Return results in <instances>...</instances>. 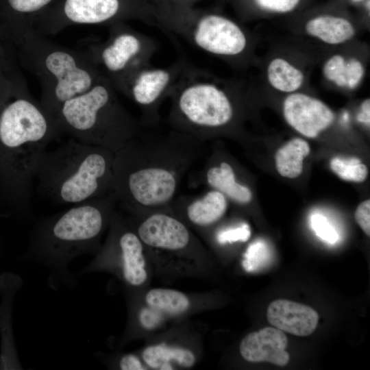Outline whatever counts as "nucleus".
<instances>
[{
  "mask_svg": "<svg viewBox=\"0 0 370 370\" xmlns=\"http://www.w3.org/2000/svg\"><path fill=\"white\" fill-rule=\"evenodd\" d=\"M203 142L184 133L147 138L140 133L114 153L112 191L128 212L167 208Z\"/></svg>",
  "mask_w": 370,
  "mask_h": 370,
  "instance_id": "obj_1",
  "label": "nucleus"
},
{
  "mask_svg": "<svg viewBox=\"0 0 370 370\" xmlns=\"http://www.w3.org/2000/svg\"><path fill=\"white\" fill-rule=\"evenodd\" d=\"M0 39L36 77L41 86L39 101L54 119L66 101L86 92L103 77L84 49L53 42L29 25L0 23Z\"/></svg>",
  "mask_w": 370,
  "mask_h": 370,
  "instance_id": "obj_2",
  "label": "nucleus"
},
{
  "mask_svg": "<svg viewBox=\"0 0 370 370\" xmlns=\"http://www.w3.org/2000/svg\"><path fill=\"white\" fill-rule=\"evenodd\" d=\"M114 153L70 138L42 156L38 193L57 204H79L113 193Z\"/></svg>",
  "mask_w": 370,
  "mask_h": 370,
  "instance_id": "obj_3",
  "label": "nucleus"
},
{
  "mask_svg": "<svg viewBox=\"0 0 370 370\" xmlns=\"http://www.w3.org/2000/svg\"><path fill=\"white\" fill-rule=\"evenodd\" d=\"M55 120L62 134L114 153L140 133L103 76L88 90L66 101Z\"/></svg>",
  "mask_w": 370,
  "mask_h": 370,
  "instance_id": "obj_4",
  "label": "nucleus"
},
{
  "mask_svg": "<svg viewBox=\"0 0 370 370\" xmlns=\"http://www.w3.org/2000/svg\"><path fill=\"white\" fill-rule=\"evenodd\" d=\"M139 0H56L32 23L42 36L76 25H101L135 14Z\"/></svg>",
  "mask_w": 370,
  "mask_h": 370,
  "instance_id": "obj_5",
  "label": "nucleus"
},
{
  "mask_svg": "<svg viewBox=\"0 0 370 370\" xmlns=\"http://www.w3.org/2000/svg\"><path fill=\"white\" fill-rule=\"evenodd\" d=\"M177 115L184 134L203 142L205 132L227 125L232 119L233 107L227 95L210 84H196L185 88L177 101Z\"/></svg>",
  "mask_w": 370,
  "mask_h": 370,
  "instance_id": "obj_6",
  "label": "nucleus"
},
{
  "mask_svg": "<svg viewBox=\"0 0 370 370\" xmlns=\"http://www.w3.org/2000/svg\"><path fill=\"white\" fill-rule=\"evenodd\" d=\"M116 204L114 193L77 204L51 224L50 238L62 244L84 243L94 240L114 214Z\"/></svg>",
  "mask_w": 370,
  "mask_h": 370,
  "instance_id": "obj_7",
  "label": "nucleus"
},
{
  "mask_svg": "<svg viewBox=\"0 0 370 370\" xmlns=\"http://www.w3.org/2000/svg\"><path fill=\"white\" fill-rule=\"evenodd\" d=\"M129 212L139 218L134 231L146 247L174 252L195 247L196 241L186 223L169 208Z\"/></svg>",
  "mask_w": 370,
  "mask_h": 370,
  "instance_id": "obj_8",
  "label": "nucleus"
},
{
  "mask_svg": "<svg viewBox=\"0 0 370 370\" xmlns=\"http://www.w3.org/2000/svg\"><path fill=\"white\" fill-rule=\"evenodd\" d=\"M118 30L105 44H92L86 40L81 47L100 71L103 69L116 82L126 74L141 49L140 40L135 34L123 29Z\"/></svg>",
  "mask_w": 370,
  "mask_h": 370,
  "instance_id": "obj_9",
  "label": "nucleus"
},
{
  "mask_svg": "<svg viewBox=\"0 0 370 370\" xmlns=\"http://www.w3.org/2000/svg\"><path fill=\"white\" fill-rule=\"evenodd\" d=\"M193 38L201 49L221 56H235L245 48L247 40L242 29L231 20L217 14L201 17Z\"/></svg>",
  "mask_w": 370,
  "mask_h": 370,
  "instance_id": "obj_10",
  "label": "nucleus"
},
{
  "mask_svg": "<svg viewBox=\"0 0 370 370\" xmlns=\"http://www.w3.org/2000/svg\"><path fill=\"white\" fill-rule=\"evenodd\" d=\"M286 121L299 134L316 138L334 120L332 110L321 100L304 93H293L283 103Z\"/></svg>",
  "mask_w": 370,
  "mask_h": 370,
  "instance_id": "obj_11",
  "label": "nucleus"
},
{
  "mask_svg": "<svg viewBox=\"0 0 370 370\" xmlns=\"http://www.w3.org/2000/svg\"><path fill=\"white\" fill-rule=\"evenodd\" d=\"M227 206L226 197L211 189L197 197H176L168 208L183 221L204 229L217 223L225 214Z\"/></svg>",
  "mask_w": 370,
  "mask_h": 370,
  "instance_id": "obj_12",
  "label": "nucleus"
},
{
  "mask_svg": "<svg viewBox=\"0 0 370 370\" xmlns=\"http://www.w3.org/2000/svg\"><path fill=\"white\" fill-rule=\"evenodd\" d=\"M190 182L194 186L208 185L240 206L250 204L253 199L250 188L238 182L234 167L225 160H209L204 167L192 174Z\"/></svg>",
  "mask_w": 370,
  "mask_h": 370,
  "instance_id": "obj_13",
  "label": "nucleus"
},
{
  "mask_svg": "<svg viewBox=\"0 0 370 370\" xmlns=\"http://www.w3.org/2000/svg\"><path fill=\"white\" fill-rule=\"evenodd\" d=\"M287 344V337L282 330L266 327L247 334L241 342L239 350L247 361L285 366L290 360L286 351Z\"/></svg>",
  "mask_w": 370,
  "mask_h": 370,
  "instance_id": "obj_14",
  "label": "nucleus"
},
{
  "mask_svg": "<svg viewBox=\"0 0 370 370\" xmlns=\"http://www.w3.org/2000/svg\"><path fill=\"white\" fill-rule=\"evenodd\" d=\"M267 319L275 328L298 336L311 334L319 314L311 307L288 299H276L267 308Z\"/></svg>",
  "mask_w": 370,
  "mask_h": 370,
  "instance_id": "obj_15",
  "label": "nucleus"
},
{
  "mask_svg": "<svg viewBox=\"0 0 370 370\" xmlns=\"http://www.w3.org/2000/svg\"><path fill=\"white\" fill-rule=\"evenodd\" d=\"M116 235V245L122 262L125 280L134 286H142L147 280L145 246L134 230L122 228Z\"/></svg>",
  "mask_w": 370,
  "mask_h": 370,
  "instance_id": "obj_16",
  "label": "nucleus"
},
{
  "mask_svg": "<svg viewBox=\"0 0 370 370\" xmlns=\"http://www.w3.org/2000/svg\"><path fill=\"white\" fill-rule=\"evenodd\" d=\"M142 358L147 367L159 370H172L176 367L190 368L196 362L195 355L190 349L165 344L146 347Z\"/></svg>",
  "mask_w": 370,
  "mask_h": 370,
  "instance_id": "obj_17",
  "label": "nucleus"
},
{
  "mask_svg": "<svg viewBox=\"0 0 370 370\" xmlns=\"http://www.w3.org/2000/svg\"><path fill=\"white\" fill-rule=\"evenodd\" d=\"M170 80V74L164 69L145 71L132 80L129 92L134 101L142 107L155 103Z\"/></svg>",
  "mask_w": 370,
  "mask_h": 370,
  "instance_id": "obj_18",
  "label": "nucleus"
},
{
  "mask_svg": "<svg viewBox=\"0 0 370 370\" xmlns=\"http://www.w3.org/2000/svg\"><path fill=\"white\" fill-rule=\"evenodd\" d=\"M306 32L323 42L338 45L351 39L355 29L347 19L334 16H320L310 20L306 25Z\"/></svg>",
  "mask_w": 370,
  "mask_h": 370,
  "instance_id": "obj_19",
  "label": "nucleus"
},
{
  "mask_svg": "<svg viewBox=\"0 0 370 370\" xmlns=\"http://www.w3.org/2000/svg\"><path fill=\"white\" fill-rule=\"evenodd\" d=\"M56 0H0V22L32 26Z\"/></svg>",
  "mask_w": 370,
  "mask_h": 370,
  "instance_id": "obj_20",
  "label": "nucleus"
},
{
  "mask_svg": "<svg viewBox=\"0 0 370 370\" xmlns=\"http://www.w3.org/2000/svg\"><path fill=\"white\" fill-rule=\"evenodd\" d=\"M310 146L304 139L295 138L278 149L275 155V167L284 177L296 178L303 171V162L310 153Z\"/></svg>",
  "mask_w": 370,
  "mask_h": 370,
  "instance_id": "obj_21",
  "label": "nucleus"
},
{
  "mask_svg": "<svg viewBox=\"0 0 370 370\" xmlns=\"http://www.w3.org/2000/svg\"><path fill=\"white\" fill-rule=\"evenodd\" d=\"M148 307L162 314L178 315L186 312L190 306V300L181 291L164 288L149 290L145 295Z\"/></svg>",
  "mask_w": 370,
  "mask_h": 370,
  "instance_id": "obj_22",
  "label": "nucleus"
},
{
  "mask_svg": "<svg viewBox=\"0 0 370 370\" xmlns=\"http://www.w3.org/2000/svg\"><path fill=\"white\" fill-rule=\"evenodd\" d=\"M267 77L271 86L284 92L297 90L304 82L302 72L280 58L273 59L269 64Z\"/></svg>",
  "mask_w": 370,
  "mask_h": 370,
  "instance_id": "obj_23",
  "label": "nucleus"
},
{
  "mask_svg": "<svg viewBox=\"0 0 370 370\" xmlns=\"http://www.w3.org/2000/svg\"><path fill=\"white\" fill-rule=\"evenodd\" d=\"M273 258V250L263 239H256L247 247L243 266L249 272L258 271L269 267Z\"/></svg>",
  "mask_w": 370,
  "mask_h": 370,
  "instance_id": "obj_24",
  "label": "nucleus"
},
{
  "mask_svg": "<svg viewBox=\"0 0 370 370\" xmlns=\"http://www.w3.org/2000/svg\"><path fill=\"white\" fill-rule=\"evenodd\" d=\"M332 171L341 179L361 183L368 176V169L360 160L356 158H333L330 163Z\"/></svg>",
  "mask_w": 370,
  "mask_h": 370,
  "instance_id": "obj_25",
  "label": "nucleus"
},
{
  "mask_svg": "<svg viewBox=\"0 0 370 370\" xmlns=\"http://www.w3.org/2000/svg\"><path fill=\"white\" fill-rule=\"evenodd\" d=\"M310 225L316 235L324 242L334 245L339 241V234L334 225L321 213L310 217Z\"/></svg>",
  "mask_w": 370,
  "mask_h": 370,
  "instance_id": "obj_26",
  "label": "nucleus"
},
{
  "mask_svg": "<svg viewBox=\"0 0 370 370\" xmlns=\"http://www.w3.org/2000/svg\"><path fill=\"white\" fill-rule=\"evenodd\" d=\"M346 60L341 55H334L328 59L323 66L324 76L341 87L346 86L345 79Z\"/></svg>",
  "mask_w": 370,
  "mask_h": 370,
  "instance_id": "obj_27",
  "label": "nucleus"
},
{
  "mask_svg": "<svg viewBox=\"0 0 370 370\" xmlns=\"http://www.w3.org/2000/svg\"><path fill=\"white\" fill-rule=\"evenodd\" d=\"M251 231L246 223L236 227H230L221 230L217 233L216 239L220 244L245 242L249 239Z\"/></svg>",
  "mask_w": 370,
  "mask_h": 370,
  "instance_id": "obj_28",
  "label": "nucleus"
},
{
  "mask_svg": "<svg viewBox=\"0 0 370 370\" xmlns=\"http://www.w3.org/2000/svg\"><path fill=\"white\" fill-rule=\"evenodd\" d=\"M364 75V68L362 63L354 58L346 61L345 78L346 87L355 88L360 82Z\"/></svg>",
  "mask_w": 370,
  "mask_h": 370,
  "instance_id": "obj_29",
  "label": "nucleus"
},
{
  "mask_svg": "<svg viewBox=\"0 0 370 370\" xmlns=\"http://www.w3.org/2000/svg\"><path fill=\"white\" fill-rule=\"evenodd\" d=\"M257 5L264 10L287 12L293 10L299 3V0H254Z\"/></svg>",
  "mask_w": 370,
  "mask_h": 370,
  "instance_id": "obj_30",
  "label": "nucleus"
},
{
  "mask_svg": "<svg viewBox=\"0 0 370 370\" xmlns=\"http://www.w3.org/2000/svg\"><path fill=\"white\" fill-rule=\"evenodd\" d=\"M355 219L363 232L370 235V200L361 202L355 212Z\"/></svg>",
  "mask_w": 370,
  "mask_h": 370,
  "instance_id": "obj_31",
  "label": "nucleus"
},
{
  "mask_svg": "<svg viewBox=\"0 0 370 370\" xmlns=\"http://www.w3.org/2000/svg\"><path fill=\"white\" fill-rule=\"evenodd\" d=\"M139 319L145 328H153L160 323L162 314L148 307L147 309H143L140 312Z\"/></svg>",
  "mask_w": 370,
  "mask_h": 370,
  "instance_id": "obj_32",
  "label": "nucleus"
},
{
  "mask_svg": "<svg viewBox=\"0 0 370 370\" xmlns=\"http://www.w3.org/2000/svg\"><path fill=\"white\" fill-rule=\"evenodd\" d=\"M119 367L122 370H144L147 369L141 360L135 355L127 354L121 358Z\"/></svg>",
  "mask_w": 370,
  "mask_h": 370,
  "instance_id": "obj_33",
  "label": "nucleus"
},
{
  "mask_svg": "<svg viewBox=\"0 0 370 370\" xmlns=\"http://www.w3.org/2000/svg\"><path fill=\"white\" fill-rule=\"evenodd\" d=\"M370 100L367 99L361 104V112L358 115V120L362 123L369 125Z\"/></svg>",
  "mask_w": 370,
  "mask_h": 370,
  "instance_id": "obj_34",
  "label": "nucleus"
},
{
  "mask_svg": "<svg viewBox=\"0 0 370 370\" xmlns=\"http://www.w3.org/2000/svg\"><path fill=\"white\" fill-rule=\"evenodd\" d=\"M352 1H354V2H359V1H361L362 0H352Z\"/></svg>",
  "mask_w": 370,
  "mask_h": 370,
  "instance_id": "obj_35",
  "label": "nucleus"
}]
</instances>
